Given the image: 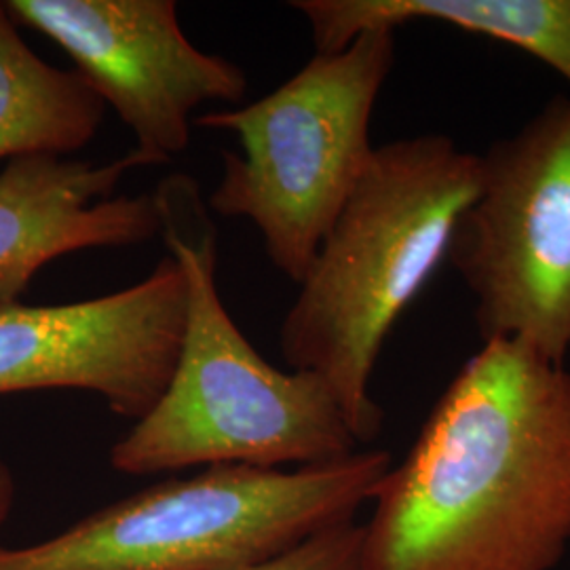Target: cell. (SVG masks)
Instances as JSON below:
<instances>
[{"label":"cell","mask_w":570,"mask_h":570,"mask_svg":"<svg viewBox=\"0 0 570 570\" xmlns=\"http://www.w3.org/2000/svg\"><path fill=\"white\" fill-rule=\"evenodd\" d=\"M570 546V372L487 341L364 524L366 570H553Z\"/></svg>","instance_id":"1"},{"label":"cell","mask_w":570,"mask_h":570,"mask_svg":"<svg viewBox=\"0 0 570 570\" xmlns=\"http://www.w3.org/2000/svg\"><path fill=\"white\" fill-rule=\"evenodd\" d=\"M153 197L167 256L188 282L183 343L157 404L110 449V468L125 475L308 468L355 454L360 442L326 381L268 364L223 305L218 230L202 184L171 174Z\"/></svg>","instance_id":"2"},{"label":"cell","mask_w":570,"mask_h":570,"mask_svg":"<svg viewBox=\"0 0 570 570\" xmlns=\"http://www.w3.org/2000/svg\"><path fill=\"white\" fill-rule=\"evenodd\" d=\"M478 188L480 155L450 136L376 146L285 313V364L326 381L360 446L383 431L370 381L389 332L446 261Z\"/></svg>","instance_id":"3"},{"label":"cell","mask_w":570,"mask_h":570,"mask_svg":"<svg viewBox=\"0 0 570 570\" xmlns=\"http://www.w3.org/2000/svg\"><path fill=\"white\" fill-rule=\"evenodd\" d=\"M393 468L387 450L284 469L216 465L167 480L28 548L0 570H235L355 520Z\"/></svg>","instance_id":"4"},{"label":"cell","mask_w":570,"mask_h":570,"mask_svg":"<svg viewBox=\"0 0 570 570\" xmlns=\"http://www.w3.org/2000/svg\"><path fill=\"white\" fill-rule=\"evenodd\" d=\"M395 63V32L370 30L336 53H315L265 98L193 125L233 131L212 214L258 228L266 256L294 284L313 265L374 153L370 122Z\"/></svg>","instance_id":"5"},{"label":"cell","mask_w":570,"mask_h":570,"mask_svg":"<svg viewBox=\"0 0 570 570\" xmlns=\"http://www.w3.org/2000/svg\"><path fill=\"white\" fill-rule=\"evenodd\" d=\"M482 341L570 353V96L480 155V188L450 242Z\"/></svg>","instance_id":"6"},{"label":"cell","mask_w":570,"mask_h":570,"mask_svg":"<svg viewBox=\"0 0 570 570\" xmlns=\"http://www.w3.org/2000/svg\"><path fill=\"white\" fill-rule=\"evenodd\" d=\"M7 9L75 61L134 134L144 167L188 148L202 104L245 100L244 70L195 47L171 0H7Z\"/></svg>","instance_id":"7"},{"label":"cell","mask_w":570,"mask_h":570,"mask_svg":"<svg viewBox=\"0 0 570 570\" xmlns=\"http://www.w3.org/2000/svg\"><path fill=\"white\" fill-rule=\"evenodd\" d=\"M188 282L171 256L121 292L68 305L0 306V395L75 389L134 423L178 360Z\"/></svg>","instance_id":"8"},{"label":"cell","mask_w":570,"mask_h":570,"mask_svg":"<svg viewBox=\"0 0 570 570\" xmlns=\"http://www.w3.org/2000/svg\"><path fill=\"white\" fill-rule=\"evenodd\" d=\"M136 167H144L136 150L102 165L66 157L7 161L0 171V306L20 303L37 273L66 254L159 235L153 193L115 195Z\"/></svg>","instance_id":"9"},{"label":"cell","mask_w":570,"mask_h":570,"mask_svg":"<svg viewBox=\"0 0 570 570\" xmlns=\"http://www.w3.org/2000/svg\"><path fill=\"white\" fill-rule=\"evenodd\" d=\"M315 53H336L370 30L431 21L505 42L570 82V0H296Z\"/></svg>","instance_id":"10"},{"label":"cell","mask_w":570,"mask_h":570,"mask_svg":"<svg viewBox=\"0 0 570 570\" xmlns=\"http://www.w3.org/2000/svg\"><path fill=\"white\" fill-rule=\"evenodd\" d=\"M104 112L89 82L35 53L0 2V161L75 155L96 138Z\"/></svg>","instance_id":"11"},{"label":"cell","mask_w":570,"mask_h":570,"mask_svg":"<svg viewBox=\"0 0 570 570\" xmlns=\"http://www.w3.org/2000/svg\"><path fill=\"white\" fill-rule=\"evenodd\" d=\"M235 570H366L364 524L348 520L308 537L279 556Z\"/></svg>","instance_id":"12"},{"label":"cell","mask_w":570,"mask_h":570,"mask_svg":"<svg viewBox=\"0 0 570 570\" xmlns=\"http://www.w3.org/2000/svg\"><path fill=\"white\" fill-rule=\"evenodd\" d=\"M13 501H16V480H13L11 468L0 456V524L9 518Z\"/></svg>","instance_id":"13"}]
</instances>
